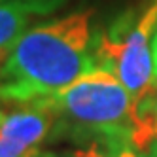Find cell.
Here are the masks:
<instances>
[{"mask_svg": "<svg viewBox=\"0 0 157 157\" xmlns=\"http://www.w3.org/2000/svg\"><path fill=\"white\" fill-rule=\"evenodd\" d=\"M155 30L157 0L123 34L116 29L112 32H102L97 40L95 59L100 63V68L114 74L132 95V100L157 89L151 53Z\"/></svg>", "mask_w": 157, "mask_h": 157, "instance_id": "obj_3", "label": "cell"}, {"mask_svg": "<svg viewBox=\"0 0 157 157\" xmlns=\"http://www.w3.org/2000/svg\"><path fill=\"white\" fill-rule=\"evenodd\" d=\"M64 0H0V61H6L34 15H46Z\"/></svg>", "mask_w": 157, "mask_h": 157, "instance_id": "obj_5", "label": "cell"}, {"mask_svg": "<svg viewBox=\"0 0 157 157\" xmlns=\"http://www.w3.org/2000/svg\"><path fill=\"white\" fill-rule=\"evenodd\" d=\"M29 104L64 114L82 125L104 132L106 136L114 132H131L132 95L114 74L100 66L70 85Z\"/></svg>", "mask_w": 157, "mask_h": 157, "instance_id": "obj_2", "label": "cell"}, {"mask_svg": "<svg viewBox=\"0 0 157 157\" xmlns=\"http://www.w3.org/2000/svg\"><path fill=\"white\" fill-rule=\"evenodd\" d=\"M55 119V112L36 104H25L10 116H4L0 125V157H25L34 151L46 138Z\"/></svg>", "mask_w": 157, "mask_h": 157, "instance_id": "obj_4", "label": "cell"}, {"mask_svg": "<svg viewBox=\"0 0 157 157\" xmlns=\"http://www.w3.org/2000/svg\"><path fill=\"white\" fill-rule=\"evenodd\" d=\"M72 157H106V151L100 150L98 144H91L87 148H80L72 153Z\"/></svg>", "mask_w": 157, "mask_h": 157, "instance_id": "obj_7", "label": "cell"}, {"mask_svg": "<svg viewBox=\"0 0 157 157\" xmlns=\"http://www.w3.org/2000/svg\"><path fill=\"white\" fill-rule=\"evenodd\" d=\"M32 155H34V151H32V153H29V155H25V157H32Z\"/></svg>", "mask_w": 157, "mask_h": 157, "instance_id": "obj_11", "label": "cell"}, {"mask_svg": "<svg viewBox=\"0 0 157 157\" xmlns=\"http://www.w3.org/2000/svg\"><path fill=\"white\" fill-rule=\"evenodd\" d=\"M151 53H153V72H155V80H157V30L151 40Z\"/></svg>", "mask_w": 157, "mask_h": 157, "instance_id": "obj_8", "label": "cell"}, {"mask_svg": "<svg viewBox=\"0 0 157 157\" xmlns=\"http://www.w3.org/2000/svg\"><path fill=\"white\" fill-rule=\"evenodd\" d=\"M144 157H157V140L150 146L148 150H146V153H144Z\"/></svg>", "mask_w": 157, "mask_h": 157, "instance_id": "obj_9", "label": "cell"}, {"mask_svg": "<svg viewBox=\"0 0 157 157\" xmlns=\"http://www.w3.org/2000/svg\"><path fill=\"white\" fill-rule=\"evenodd\" d=\"M98 68L91 51V12L29 29L0 66V100L29 104Z\"/></svg>", "mask_w": 157, "mask_h": 157, "instance_id": "obj_1", "label": "cell"}, {"mask_svg": "<svg viewBox=\"0 0 157 157\" xmlns=\"http://www.w3.org/2000/svg\"><path fill=\"white\" fill-rule=\"evenodd\" d=\"M106 157H140L136 146L131 140V132H114L106 136Z\"/></svg>", "mask_w": 157, "mask_h": 157, "instance_id": "obj_6", "label": "cell"}, {"mask_svg": "<svg viewBox=\"0 0 157 157\" xmlns=\"http://www.w3.org/2000/svg\"><path fill=\"white\" fill-rule=\"evenodd\" d=\"M2 119H4V114H2V112H0V125H2Z\"/></svg>", "mask_w": 157, "mask_h": 157, "instance_id": "obj_10", "label": "cell"}]
</instances>
